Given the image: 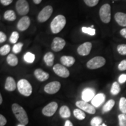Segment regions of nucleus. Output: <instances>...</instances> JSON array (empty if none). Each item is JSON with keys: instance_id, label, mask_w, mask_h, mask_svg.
<instances>
[{"instance_id": "412c9836", "label": "nucleus", "mask_w": 126, "mask_h": 126, "mask_svg": "<svg viewBox=\"0 0 126 126\" xmlns=\"http://www.w3.org/2000/svg\"><path fill=\"white\" fill-rule=\"evenodd\" d=\"M43 59L47 66L51 67L54 64V55L52 52H48L45 55Z\"/></svg>"}, {"instance_id": "393cba45", "label": "nucleus", "mask_w": 126, "mask_h": 126, "mask_svg": "<svg viewBox=\"0 0 126 126\" xmlns=\"http://www.w3.org/2000/svg\"><path fill=\"white\" fill-rule=\"evenodd\" d=\"M115 102L113 99H110L106 102V103L104 105L103 107V113H105L106 112H108V111H110L111 110V109L113 108V106H114Z\"/></svg>"}, {"instance_id": "7c9ffc66", "label": "nucleus", "mask_w": 126, "mask_h": 126, "mask_svg": "<svg viewBox=\"0 0 126 126\" xmlns=\"http://www.w3.org/2000/svg\"><path fill=\"white\" fill-rule=\"evenodd\" d=\"M82 31L84 33L88 34L91 36H94L96 34V30L92 28L82 27Z\"/></svg>"}, {"instance_id": "2eb2a0df", "label": "nucleus", "mask_w": 126, "mask_h": 126, "mask_svg": "<svg viewBox=\"0 0 126 126\" xmlns=\"http://www.w3.org/2000/svg\"><path fill=\"white\" fill-rule=\"evenodd\" d=\"M94 96H95L94 91L90 88H87L83 89L81 94L82 100L87 102L90 101V100H92L93 98L94 97Z\"/></svg>"}, {"instance_id": "2f4dec72", "label": "nucleus", "mask_w": 126, "mask_h": 126, "mask_svg": "<svg viewBox=\"0 0 126 126\" xmlns=\"http://www.w3.org/2000/svg\"><path fill=\"white\" fill-rule=\"evenodd\" d=\"M19 37V34L16 31L13 32L10 36L9 41L11 43L15 44L17 42V41L18 40Z\"/></svg>"}, {"instance_id": "bb28decb", "label": "nucleus", "mask_w": 126, "mask_h": 126, "mask_svg": "<svg viewBox=\"0 0 126 126\" xmlns=\"http://www.w3.org/2000/svg\"><path fill=\"white\" fill-rule=\"evenodd\" d=\"M120 92V86L119 83L117 82H113L112 86H111L110 92L113 95H116Z\"/></svg>"}, {"instance_id": "79ce46f5", "label": "nucleus", "mask_w": 126, "mask_h": 126, "mask_svg": "<svg viewBox=\"0 0 126 126\" xmlns=\"http://www.w3.org/2000/svg\"><path fill=\"white\" fill-rule=\"evenodd\" d=\"M126 81V74H122L119 78V82L120 83H123Z\"/></svg>"}, {"instance_id": "ddd939ff", "label": "nucleus", "mask_w": 126, "mask_h": 126, "mask_svg": "<svg viewBox=\"0 0 126 126\" xmlns=\"http://www.w3.org/2000/svg\"><path fill=\"white\" fill-rule=\"evenodd\" d=\"M92 43L91 42H85V43L82 44L77 48V52L78 54L82 56H88L89 54L92 49Z\"/></svg>"}, {"instance_id": "473e14b6", "label": "nucleus", "mask_w": 126, "mask_h": 126, "mask_svg": "<svg viewBox=\"0 0 126 126\" xmlns=\"http://www.w3.org/2000/svg\"><path fill=\"white\" fill-rule=\"evenodd\" d=\"M102 123V119L99 117H94L91 121V126H99L101 125Z\"/></svg>"}, {"instance_id": "c03bdc74", "label": "nucleus", "mask_w": 126, "mask_h": 126, "mask_svg": "<svg viewBox=\"0 0 126 126\" xmlns=\"http://www.w3.org/2000/svg\"><path fill=\"white\" fill-rule=\"evenodd\" d=\"M64 126H74L70 120H66Z\"/></svg>"}, {"instance_id": "f257e3e1", "label": "nucleus", "mask_w": 126, "mask_h": 126, "mask_svg": "<svg viewBox=\"0 0 126 126\" xmlns=\"http://www.w3.org/2000/svg\"><path fill=\"white\" fill-rule=\"evenodd\" d=\"M12 110L16 118L20 123V124L24 126L28 124L29 119L28 115L22 107L17 103H14L12 105Z\"/></svg>"}, {"instance_id": "7ed1b4c3", "label": "nucleus", "mask_w": 126, "mask_h": 126, "mask_svg": "<svg viewBox=\"0 0 126 126\" xmlns=\"http://www.w3.org/2000/svg\"><path fill=\"white\" fill-rule=\"evenodd\" d=\"M18 91L25 96H29L32 93V86L28 80L22 79L18 81L17 84Z\"/></svg>"}, {"instance_id": "4468645a", "label": "nucleus", "mask_w": 126, "mask_h": 126, "mask_svg": "<svg viewBox=\"0 0 126 126\" xmlns=\"http://www.w3.org/2000/svg\"><path fill=\"white\" fill-rule=\"evenodd\" d=\"M31 25V19L28 16H24L17 23V28L19 31L23 32L28 29Z\"/></svg>"}, {"instance_id": "f704fd0d", "label": "nucleus", "mask_w": 126, "mask_h": 126, "mask_svg": "<svg viewBox=\"0 0 126 126\" xmlns=\"http://www.w3.org/2000/svg\"><path fill=\"white\" fill-rule=\"evenodd\" d=\"M23 45V43H18L15 44V45L14 46L13 48H12V51H13L14 53H15V54L19 53L21 51Z\"/></svg>"}, {"instance_id": "f3484780", "label": "nucleus", "mask_w": 126, "mask_h": 126, "mask_svg": "<svg viewBox=\"0 0 126 126\" xmlns=\"http://www.w3.org/2000/svg\"><path fill=\"white\" fill-rule=\"evenodd\" d=\"M34 75L37 80L40 82L46 81L49 78V74L47 72L44 71L40 68H37L34 71Z\"/></svg>"}, {"instance_id": "a211bd4d", "label": "nucleus", "mask_w": 126, "mask_h": 126, "mask_svg": "<svg viewBox=\"0 0 126 126\" xmlns=\"http://www.w3.org/2000/svg\"><path fill=\"white\" fill-rule=\"evenodd\" d=\"M60 61L63 65L70 67L74 65L75 62V59L72 56H63L60 58Z\"/></svg>"}, {"instance_id": "4c0bfd02", "label": "nucleus", "mask_w": 126, "mask_h": 126, "mask_svg": "<svg viewBox=\"0 0 126 126\" xmlns=\"http://www.w3.org/2000/svg\"><path fill=\"white\" fill-rule=\"evenodd\" d=\"M118 68L120 71L126 70V60H124L120 63L118 65Z\"/></svg>"}, {"instance_id": "72a5a7b5", "label": "nucleus", "mask_w": 126, "mask_h": 126, "mask_svg": "<svg viewBox=\"0 0 126 126\" xmlns=\"http://www.w3.org/2000/svg\"><path fill=\"white\" fill-rule=\"evenodd\" d=\"M119 121V126H126V114H119L118 116Z\"/></svg>"}, {"instance_id": "c756f323", "label": "nucleus", "mask_w": 126, "mask_h": 126, "mask_svg": "<svg viewBox=\"0 0 126 126\" xmlns=\"http://www.w3.org/2000/svg\"><path fill=\"white\" fill-rule=\"evenodd\" d=\"M11 50V47L8 45H5L0 48V54L1 56H5L8 54Z\"/></svg>"}, {"instance_id": "49530a36", "label": "nucleus", "mask_w": 126, "mask_h": 126, "mask_svg": "<svg viewBox=\"0 0 126 126\" xmlns=\"http://www.w3.org/2000/svg\"><path fill=\"white\" fill-rule=\"evenodd\" d=\"M2 103V97L1 94H0V105H1Z\"/></svg>"}, {"instance_id": "f8f14e48", "label": "nucleus", "mask_w": 126, "mask_h": 126, "mask_svg": "<svg viewBox=\"0 0 126 126\" xmlns=\"http://www.w3.org/2000/svg\"><path fill=\"white\" fill-rule=\"evenodd\" d=\"M58 108V104L55 102H52L46 105L42 110V113L46 116L51 117L56 113Z\"/></svg>"}, {"instance_id": "a18cd8bd", "label": "nucleus", "mask_w": 126, "mask_h": 126, "mask_svg": "<svg viewBox=\"0 0 126 126\" xmlns=\"http://www.w3.org/2000/svg\"><path fill=\"white\" fill-rule=\"evenodd\" d=\"M33 2L35 4H39L42 2V0H33Z\"/></svg>"}, {"instance_id": "58836bf2", "label": "nucleus", "mask_w": 126, "mask_h": 126, "mask_svg": "<svg viewBox=\"0 0 126 126\" xmlns=\"http://www.w3.org/2000/svg\"><path fill=\"white\" fill-rule=\"evenodd\" d=\"M7 119L2 114L0 115V126H4L7 124Z\"/></svg>"}, {"instance_id": "a19ab883", "label": "nucleus", "mask_w": 126, "mask_h": 126, "mask_svg": "<svg viewBox=\"0 0 126 126\" xmlns=\"http://www.w3.org/2000/svg\"><path fill=\"white\" fill-rule=\"evenodd\" d=\"M13 1V0H0L1 4H2L4 6H8L9 4H11Z\"/></svg>"}, {"instance_id": "4be33fe9", "label": "nucleus", "mask_w": 126, "mask_h": 126, "mask_svg": "<svg viewBox=\"0 0 126 126\" xmlns=\"http://www.w3.org/2000/svg\"><path fill=\"white\" fill-rule=\"evenodd\" d=\"M4 18L8 21H14L16 19V16L13 10H7L5 12Z\"/></svg>"}, {"instance_id": "8fccbe9b", "label": "nucleus", "mask_w": 126, "mask_h": 126, "mask_svg": "<svg viewBox=\"0 0 126 126\" xmlns=\"http://www.w3.org/2000/svg\"><path fill=\"white\" fill-rule=\"evenodd\" d=\"M94 25H92V26H91V28H94Z\"/></svg>"}, {"instance_id": "09e8293b", "label": "nucleus", "mask_w": 126, "mask_h": 126, "mask_svg": "<svg viewBox=\"0 0 126 126\" xmlns=\"http://www.w3.org/2000/svg\"><path fill=\"white\" fill-rule=\"evenodd\" d=\"M18 126H25L24 125H23V124H19V125H18Z\"/></svg>"}, {"instance_id": "cd10ccee", "label": "nucleus", "mask_w": 126, "mask_h": 126, "mask_svg": "<svg viewBox=\"0 0 126 126\" xmlns=\"http://www.w3.org/2000/svg\"><path fill=\"white\" fill-rule=\"evenodd\" d=\"M119 109L124 114H126V98L121 97L119 102Z\"/></svg>"}, {"instance_id": "a878e982", "label": "nucleus", "mask_w": 126, "mask_h": 126, "mask_svg": "<svg viewBox=\"0 0 126 126\" xmlns=\"http://www.w3.org/2000/svg\"><path fill=\"white\" fill-rule=\"evenodd\" d=\"M74 115L77 119L79 120H82L85 118V114L82 111V110L76 109L74 110Z\"/></svg>"}, {"instance_id": "6ab92c4d", "label": "nucleus", "mask_w": 126, "mask_h": 126, "mask_svg": "<svg viewBox=\"0 0 126 126\" xmlns=\"http://www.w3.org/2000/svg\"><path fill=\"white\" fill-rule=\"evenodd\" d=\"M116 22L121 26H126V14L123 12H117L114 15Z\"/></svg>"}, {"instance_id": "b1692460", "label": "nucleus", "mask_w": 126, "mask_h": 126, "mask_svg": "<svg viewBox=\"0 0 126 126\" xmlns=\"http://www.w3.org/2000/svg\"><path fill=\"white\" fill-rule=\"evenodd\" d=\"M60 114L62 118H68L71 116V111L70 109L67 106H63L60 109Z\"/></svg>"}, {"instance_id": "20e7f679", "label": "nucleus", "mask_w": 126, "mask_h": 126, "mask_svg": "<svg viewBox=\"0 0 126 126\" xmlns=\"http://www.w3.org/2000/svg\"><path fill=\"white\" fill-rule=\"evenodd\" d=\"M99 16L103 23H108L111 20V7L109 4H103L99 9Z\"/></svg>"}, {"instance_id": "6e6552de", "label": "nucleus", "mask_w": 126, "mask_h": 126, "mask_svg": "<svg viewBox=\"0 0 126 126\" xmlns=\"http://www.w3.org/2000/svg\"><path fill=\"white\" fill-rule=\"evenodd\" d=\"M61 88V83L59 81H53L47 83L44 88V91L48 94H55L59 92Z\"/></svg>"}, {"instance_id": "dca6fc26", "label": "nucleus", "mask_w": 126, "mask_h": 126, "mask_svg": "<svg viewBox=\"0 0 126 126\" xmlns=\"http://www.w3.org/2000/svg\"><path fill=\"white\" fill-rule=\"evenodd\" d=\"M105 99H106V96H105V94H102V93L97 94L91 100L92 105L94 108H99L105 102Z\"/></svg>"}, {"instance_id": "9b49d317", "label": "nucleus", "mask_w": 126, "mask_h": 126, "mask_svg": "<svg viewBox=\"0 0 126 126\" xmlns=\"http://www.w3.org/2000/svg\"><path fill=\"white\" fill-rule=\"evenodd\" d=\"M65 41L61 37H56L53 39L51 43V49L54 51L59 52L62 50L65 46Z\"/></svg>"}, {"instance_id": "c85d7f7f", "label": "nucleus", "mask_w": 126, "mask_h": 126, "mask_svg": "<svg viewBox=\"0 0 126 126\" xmlns=\"http://www.w3.org/2000/svg\"><path fill=\"white\" fill-rule=\"evenodd\" d=\"M35 59V56L33 53L28 52L24 56V60L26 63H33Z\"/></svg>"}, {"instance_id": "e433bc0d", "label": "nucleus", "mask_w": 126, "mask_h": 126, "mask_svg": "<svg viewBox=\"0 0 126 126\" xmlns=\"http://www.w3.org/2000/svg\"><path fill=\"white\" fill-rule=\"evenodd\" d=\"M99 0H83L86 5L88 7H93L98 4Z\"/></svg>"}, {"instance_id": "39448f33", "label": "nucleus", "mask_w": 126, "mask_h": 126, "mask_svg": "<svg viewBox=\"0 0 126 126\" xmlns=\"http://www.w3.org/2000/svg\"><path fill=\"white\" fill-rule=\"evenodd\" d=\"M106 64V59L103 57L96 56L92 58L86 63V66L90 70H95L101 68Z\"/></svg>"}, {"instance_id": "c9c22d12", "label": "nucleus", "mask_w": 126, "mask_h": 126, "mask_svg": "<svg viewBox=\"0 0 126 126\" xmlns=\"http://www.w3.org/2000/svg\"><path fill=\"white\" fill-rule=\"evenodd\" d=\"M118 53L121 55H126V45L122 44V45H118L117 47Z\"/></svg>"}, {"instance_id": "37998d69", "label": "nucleus", "mask_w": 126, "mask_h": 126, "mask_svg": "<svg viewBox=\"0 0 126 126\" xmlns=\"http://www.w3.org/2000/svg\"><path fill=\"white\" fill-rule=\"evenodd\" d=\"M120 33L123 37L126 39V28H124L121 30L120 32Z\"/></svg>"}, {"instance_id": "0eeeda50", "label": "nucleus", "mask_w": 126, "mask_h": 126, "mask_svg": "<svg viewBox=\"0 0 126 126\" xmlns=\"http://www.w3.org/2000/svg\"><path fill=\"white\" fill-rule=\"evenodd\" d=\"M16 9L19 15L25 16L29 12V5L26 0H18L16 3Z\"/></svg>"}, {"instance_id": "1a4fd4ad", "label": "nucleus", "mask_w": 126, "mask_h": 126, "mask_svg": "<svg viewBox=\"0 0 126 126\" xmlns=\"http://www.w3.org/2000/svg\"><path fill=\"white\" fill-rule=\"evenodd\" d=\"M76 106L81 109L83 111H86L89 114H94L96 112V110L94 107L93 105L89 104L87 102L83 101V100H79L77 101L75 103Z\"/></svg>"}, {"instance_id": "ea45409f", "label": "nucleus", "mask_w": 126, "mask_h": 126, "mask_svg": "<svg viewBox=\"0 0 126 126\" xmlns=\"http://www.w3.org/2000/svg\"><path fill=\"white\" fill-rule=\"evenodd\" d=\"M7 40V36L2 32H0V43H2Z\"/></svg>"}, {"instance_id": "423d86ee", "label": "nucleus", "mask_w": 126, "mask_h": 126, "mask_svg": "<svg viewBox=\"0 0 126 126\" xmlns=\"http://www.w3.org/2000/svg\"><path fill=\"white\" fill-rule=\"evenodd\" d=\"M53 12V8L51 5H47L42 9L37 16V19L39 22L43 23L47 21L51 16Z\"/></svg>"}, {"instance_id": "de8ad7c7", "label": "nucleus", "mask_w": 126, "mask_h": 126, "mask_svg": "<svg viewBox=\"0 0 126 126\" xmlns=\"http://www.w3.org/2000/svg\"><path fill=\"white\" fill-rule=\"evenodd\" d=\"M99 126H107L105 124H101V125H100Z\"/></svg>"}, {"instance_id": "aec40b11", "label": "nucleus", "mask_w": 126, "mask_h": 126, "mask_svg": "<svg viewBox=\"0 0 126 126\" xmlns=\"http://www.w3.org/2000/svg\"><path fill=\"white\" fill-rule=\"evenodd\" d=\"M16 88L15 81L11 77H7L6 79L5 84V89L8 91H14Z\"/></svg>"}, {"instance_id": "5701e85b", "label": "nucleus", "mask_w": 126, "mask_h": 126, "mask_svg": "<svg viewBox=\"0 0 126 126\" xmlns=\"http://www.w3.org/2000/svg\"><path fill=\"white\" fill-rule=\"evenodd\" d=\"M7 62L9 65L15 67L18 64V59L15 54H10L7 56Z\"/></svg>"}, {"instance_id": "f03ea898", "label": "nucleus", "mask_w": 126, "mask_h": 126, "mask_svg": "<svg viewBox=\"0 0 126 126\" xmlns=\"http://www.w3.org/2000/svg\"><path fill=\"white\" fill-rule=\"evenodd\" d=\"M66 25L65 17L63 15L56 16L50 23V29L54 34L59 33Z\"/></svg>"}, {"instance_id": "9d476101", "label": "nucleus", "mask_w": 126, "mask_h": 126, "mask_svg": "<svg viewBox=\"0 0 126 126\" xmlns=\"http://www.w3.org/2000/svg\"><path fill=\"white\" fill-rule=\"evenodd\" d=\"M53 71L58 76L62 78H68L70 76V71L65 67L60 64H57L53 67Z\"/></svg>"}]
</instances>
